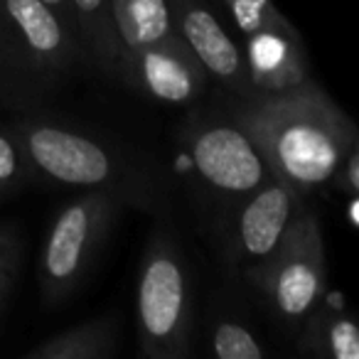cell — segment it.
<instances>
[{"mask_svg": "<svg viewBox=\"0 0 359 359\" xmlns=\"http://www.w3.org/2000/svg\"><path fill=\"white\" fill-rule=\"evenodd\" d=\"M226 111L249 133L276 177L300 195L332 182L342 158L359 140L349 116L313 76L278 94L231 99Z\"/></svg>", "mask_w": 359, "mask_h": 359, "instance_id": "6da1fadb", "label": "cell"}, {"mask_svg": "<svg viewBox=\"0 0 359 359\" xmlns=\"http://www.w3.org/2000/svg\"><path fill=\"white\" fill-rule=\"evenodd\" d=\"M30 170L69 187L106 190L123 207L158 215L165 207V180L143 160H135L101 138L42 116H20L11 123Z\"/></svg>", "mask_w": 359, "mask_h": 359, "instance_id": "7a4b0ae2", "label": "cell"}, {"mask_svg": "<svg viewBox=\"0 0 359 359\" xmlns=\"http://www.w3.org/2000/svg\"><path fill=\"white\" fill-rule=\"evenodd\" d=\"M81 65L79 37L42 0H0V106L42 104Z\"/></svg>", "mask_w": 359, "mask_h": 359, "instance_id": "3957f363", "label": "cell"}, {"mask_svg": "<svg viewBox=\"0 0 359 359\" xmlns=\"http://www.w3.org/2000/svg\"><path fill=\"white\" fill-rule=\"evenodd\" d=\"M135 327L140 352L150 359H185L195 352L190 266L163 224H155L138 266Z\"/></svg>", "mask_w": 359, "mask_h": 359, "instance_id": "277c9868", "label": "cell"}, {"mask_svg": "<svg viewBox=\"0 0 359 359\" xmlns=\"http://www.w3.org/2000/svg\"><path fill=\"white\" fill-rule=\"evenodd\" d=\"M121 200L106 190H84L60 207L47 229L40 254V290L47 305H60L84 283L106 244Z\"/></svg>", "mask_w": 359, "mask_h": 359, "instance_id": "5b68a950", "label": "cell"}, {"mask_svg": "<svg viewBox=\"0 0 359 359\" xmlns=\"http://www.w3.org/2000/svg\"><path fill=\"white\" fill-rule=\"evenodd\" d=\"M182 148L197 187L226 212L273 177L261 150L229 111L224 116H192L182 135Z\"/></svg>", "mask_w": 359, "mask_h": 359, "instance_id": "8992f818", "label": "cell"}, {"mask_svg": "<svg viewBox=\"0 0 359 359\" xmlns=\"http://www.w3.org/2000/svg\"><path fill=\"white\" fill-rule=\"evenodd\" d=\"M244 280L264 295L280 323L298 327L327 293V256L318 212L305 205L273 256Z\"/></svg>", "mask_w": 359, "mask_h": 359, "instance_id": "52a82bcc", "label": "cell"}, {"mask_svg": "<svg viewBox=\"0 0 359 359\" xmlns=\"http://www.w3.org/2000/svg\"><path fill=\"white\" fill-rule=\"evenodd\" d=\"M303 197L273 175L226 212L222 219L224 259L236 276L249 278L273 256L305 207Z\"/></svg>", "mask_w": 359, "mask_h": 359, "instance_id": "ba28073f", "label": "cell"}, {"mask_svg": "<svg viewBox=\"0 0 359 359\" xmlns=\"http://www.w3.org/2000/svg\"><path fill=\"white\" fill-rule=\"evenodd\" d=\"M118 84L150 101L190 106L210 91L212 79L187 42L175 37L123 57Z\"/></svg>", "mask_w": 359, "mask_h": 359, "instance_id": "9c48e42d", "label": "cell"}, {"mask_svg": "<svg viewBox=\"0 0 359 359\" xmlns=\"http://www.w3.org/2000/svg\"><path fill=\"white\" fill-rule=\"evenodd\" d=\"M175 30L207 69L212 84H219L229 99L254 96L241 45L231 40L219 18L205 0H168Z\"/></svg>", "mask_w": 359, "mask_h": 359, "instance_id": "30bf717a", "label": "cell"}, {"mask_svg": "<svg viewBox=\"0 0 359 359\" xmlns=\"http://www.w3.org/2000/svg\"><path fill=\"white\" fill-rule=\"evenodd\" d=\"M244 40L246 45H241V50L254 96L278 94L310 79V62L298 27L259 30Z\"/></svg>", "mask_w": 359, "mask_h": 359, "instance_id": "8fae6325", "label": "cell"}, {"mask_svg": "<svg viewBox=\"0 0 359 359\" xmlns=\"http://www.w3.org/2000/svg\"><path fill=\"white\" fill-rule=\"evenodd\" d=\"M298 349L313 357L359 359L357 320L337 298H327L325 293L298 325Z\"/></svg>", "mask_w": 359, "mask_h": 359, "instance_id": "7c38bea8", "label": "cell"}, {"mask_svg": "<svg viewBox=\"0 0 359 359\" xmlns=\"http://www.w3.org/2000/svg\"><path fill=\"white\" fill-rule=\"evenodd\" d=\"M76 35L84 52V65L101 76L121 81V42L116 35L111 0H72Z\"/></svg>", "mask_w": 359, "mask_h": 359, "instance_id": "4fadbf2b", "label": "cell"}, {"mask_svg": "<svg viewBox=\"0 0 359 359\" xmlns=\"http://www.w3.org/2000/svg\"><path fill=\"white\" fill-rule=\"evenodd\" d=\"M111 13L121 42V62L138 50L180 37L170 18L168 0H111Z\"/></svg>", "mask_w": 359, "mask_h": 359, "instance_id": "5bb4252c", "label": "cell"}, {"mask_svg": "<svg viewBox=\"0 0 359 359\" xmlns=\"http://www.w3.org/2000/svg\"><path fill=\"white\" fill-rule=\"evenodd\" d=\"M118 352V325L114 318L79 323L35 344L27 359H111Z\"/></svg>", "mask_w": 359, "mask_h": 359, "instance_id": "9a60e30c", "label": "cell"}, {"mask_svg": "<svg viewBox=\"0 0 359 359\" xmlns=\"http://www.w3.org/2000/svg\"><path fill=\"white\" fill-rule=\"evenodd\" d=\"M212 354L219 359H264L266 349L249 325L234 318H219L210 334Z\"/></svg>", "mask_w": 359, "mask_h": 359, "instance_id": "2e32d148", "label": "cell"}, {"mask_svg": "<svg viewBox=\"0 0 359 359\" xmlns=\"http://www.w3.org/2000/svg\"><path fill=\"white\" fill-rule=\"evenodd\" d=\"M236 30L241 35H254L259 30H288L295 27L271 0H224Z\"/></svg>", "mask_w": 359, "mask_h": 359, "instance_id": "e0dca14e", "label": "cell"}, {"mask_svg": "<svg viewBox=\"0 0 359 359\" xmlns=\"http://www.w3.org/2000/svg\"><path fill=\"white\" fill-rule=\"evenodd\" d=\"M30 175V163L15 130L11 126H0V200L20 192Z\"/></svg>", "mask_w": 359, "mask_h": 359, "instance_id": "ac0fdd59", "label": "cell"}, {"mask_svg": "<svg viewBox=\"0 0 359 359\" xmlns=\"http://www.w3.org/2000/svg\"><path fill=\"white\" fill-rule=\"evenodd\" d=\"M22 254H25V239H22L20 229L15 224L0 222V310L18 280Z\"/></svg>", "mask_w": 359, "mask_h": 359, "instance_id": "d6986e66", "label": "cell"}, {"mask_svg": "<svg viewBox=\"0 0 359 359\" xmlns=\"http://www.w3.org/2000/svg\"><path fill=\"white\" fill-rule=\"evenodd\" d=\"M332 180H337V187L342 192H347L349 197H357V190H359V140L347 150V155L342 158V163H339V168Z\"/></svg>", "mask_w": 359, "mask_h": 359, "instance_id": "ffe728a7", "label": "cell"}, {"mask_svg": "<svg viewBox=\"0 0 359 359\" xmlns=\"http://www.w3.org/2000/svg\"><path fill=\"white\" fill-rule=\"evenodd\" d=\"M42 3H45V6L76 35V20H74V11H72V0H42Z\"/></svg>", "mask_w": 359, "mask_h": 359, "instance_id": "44dd1931", "label": "cell"}, {"mask_svg": "<svg viewBox=\"0 0 359 359\" xmlns=\"http://www.w3.org/2000/svg\"><path fill=\"white\" fill-rule=\"evenodd\" d=\"M217 3H224V0H217Z\"/></svg>", "mask_w": 359, "mask_h": 359, "instance_id": "7402d4cb", "label": "cell"}]
</instances>
